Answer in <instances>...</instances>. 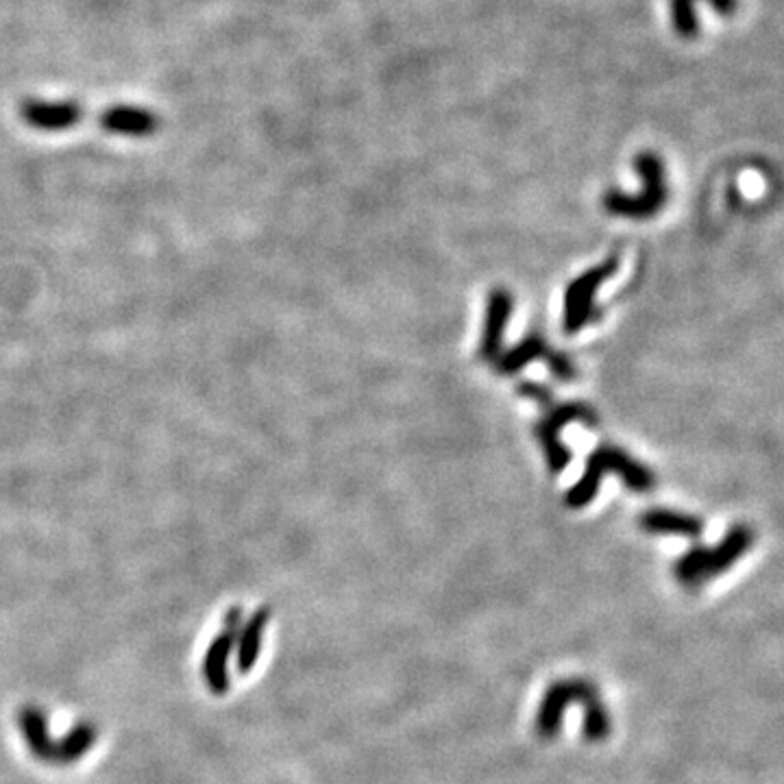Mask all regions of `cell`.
<instances>
[{
    "label": "cell",
    "mask_w": 784,
    "mask_h": 784,
    "mask_svg": "<svg viewBox=\"0 0 784 784\" xmlns=\"http://www.w3.org/2000/svg\"><path fill=\"white\" fill-rule=\"evenodd\" d=\"M545 360H547V364H549L551 373H554L558 379H565V382H569V379L575 377V366H573V362L567 358L565 353H554V351H549Z\"/></svg>",
    "instance_id": "obj_13"
},
{
    "label": "cell",
    "mask_w": 784,
    "mask_h": 784,
    "mask_svg": "<svg viewBox=\"0 0 784 784\" xmlns=\"http://www.w3.org/2000/svg\"><path fill=\"white\" fill-rule=\"evenodd\" d=\"M512 310H514V299L508 290L497 288L488 294L484 329H482V340H480L482 360H497L499 358L501 349H504V336H506V327L510 323Z\"/></svg>",
    "instance_id": "obj_7"
},
{
    "label": "cell",
    "mask_w": 784,
    "mask_h": 784,
    "mask_svg": "<svg viewBox=\"0 0 784 784\" xmlns=\"http://www.w3.org/2000/svg\"><path fill=\"white\" fill-rule=\"evenodd\" d=\"M617 268H619L617 257H608L606 262L588 268V271L575 277L567 286L565 316H562V325H565L567 334H578L584 325L591 323V318L595 314V294L612 275L617 273Z\"/></svg>",
    "instance_id": "obj_4"
},
{
    "label": "cell",
    "mask_w": 784,
    "mask_h": 784,
    "mask_svg": "<svg viewBox=\"0 0 784 784\" xmlns=\"http://www.w3.org/2000/svg\"><path fill=\"white\" fill-rule=\"evenodd\" d=\"M752 538V530L747 525H734L717 547L710 549L697 545L682 554L673 565V573H676L678 582L686 586H700L719 578L721 573L737 565L739 558L752 547Z\"/></svg>",
    "instance_id": "obj_2"
},
{
    "label": "cell",
    "mask_w": 784,
    "mask_h": 784,
    "mask_svg": "<svg viewBox=\"0 0 784 784\" xmlns=\"http://www.w3.org/2000/svg\"><path fill=\"white\" fill-rule=\"evenodd\" d=\"M571 423H584L591 427L597 423V414L584 403H560L536 427L538 440L545 449L547 467L554 475H560L571 462V451L560 440V432Z\"/></svg>",
    "instance_id": "obj_5"
},
{
    "label": "cell",
    "mask_w": 784,
    "mask_h": 784,
    "mask_svg": "<svg viewBox=\"0 0 784 784\" xmlns=\"http://www.w3.org/2000/svg\"><path fill=\"white\" fill-rule=\"evenodd\" d=\"M549 353L547 342L536 336L530 334L528 338H523L519 345H514L510 351L506 353H499L497 358V371L504 373V375H512V373H519L523 366H528L534 360H545Z\"/></svg>",
    "instance_id": "obj_12"
},
{
    "label": "cell",
    "mask_w": 784,
    "mask_h": 784,
    "mask_svg": "<svg viewBox=\"0 0 784 784\" xmlns=\"http://www.w3.org/2000/svg\"><path fill=\"white\" fill-rule=\"evenodd\" d=\"M634 168L641 175L643 188L639 194H626L621 190H610L604 196L606 212L632 218V220H645L652 218L660 212V207L667 203V177H665V164L656 153L641 151L634 157Z\"/></svg>",
    "instance_id": "obj_3"
},
{
    "label": "cell",
    "mask_w": 784,
    "mask_h": 784,
    "mask_svg": "<svg viewBox=\"0 0 784 784\" xmlns=\"http://www.w3.org/2000/svg\"><path fill=\"white\" fill-rule=\"evenodd\" d=\"M83 112L77 103H40L29 101L22 107V118L35 129L61 131L75 127Z\"/></svg>",
    "instance_id": "obj_8"
},
{
    "label": "cell",
    "mask_w": 784,
    "mask_h": 784,
    "mask_svg": "<svg viewBox=\"0 0 784 784\" xmlns=\"http://www.w3.org/2000/svg\"><path fill=\"white\" fill-rule=\"evenodd\" d=\"M101 125L107 131L125 133V136H149L155 131L157 120L146 109L112 107L101 116Z\"/></svg>",
    "instance_id": "obj_11"
},
{
    "label": "cell",
    "mask_w": 784,
    "mask_h": 784,
    "mask_svg": "<svg viewBox=\"0 0 784 784\" xmlns=\"http://www.w3.org/2000/svg\"><path fill=\"white\" fill-rule=\"evenodd\" d=\"M606 473L619 475L623 484L634 490V493H647V490L654 488L656 482L654 473L639 460H634L626 449L615 445H602L588 456L584 475L567 490L565 504L573 510L586 508L597 497L599 484H602Z\"/></svg>",
    "instance_id": "obj_1"
},
{
    "label": "cell",
    "mask_w": 784,
    "mask_h": 784,
    "mask_svg": "<svg viewBox=\"0 0 784 784\" xmlns=\"http://www.w3.org/2000/svg\"><path fill=\"white\" fill-rule=\"evenodd\" d=\"M641 528L649 534H676L686 538H697L704 530L702 519L691 517V514L654 508L647 510L641 517Z\"/></svg>",
    "instance_id": "obj_9"
},
{
    "label": "cell",
    "mask_w": 784,
    "mask_h": 784,
    "mask_svg": "<svg viewBox=\"0 0 784 784\" xmlns=\"http://www.w3.org/2000/svg\"><path fill=\"white\" fill-rule=\"evenodd\" d=\"M519 392L521 395H525V397H532L534 401H538V403H551V392H549V388H545V386H541V384H534V382H523L521 386H519Z\"/></svg>",
    "instance_id": "obj_14"
},
{
    "label": "cell",
    "mask_w": 784,
    "mask_h": 784,
    "mask_svg": "<svg viewBox=\"0 0 784 784\" xmlns=\"http://www.w3.org/2000/svg\"><path fill=\"white\" fill-rule=\"evenodd\" d=\"M599 700V693L595 684L586 680H560L549 686L541 706H538L536 715V734L543 739L556 737L558 728L562 726V713H565L569 704H582L584 708Z\"/></svg>",
    "instance_id": "obj_6"
},
{
    "label": "cell",
    "mask_w": 784,
    "mask_h": 784,
    "mask_svg": "<svg viewBox=\"0 0 784 784\" xmlns=\"http://www.w3.org/2000/svg\"><path fill=\"white\" fill-rule=\"evenodd\" d=\"M700 0H671V24L682 40H695L700 33V20L695 14V5ZM721 16H732L739 9V0H706Z\"/></svg>",
    "instance_id": "obj_10"
}]
</instances>
